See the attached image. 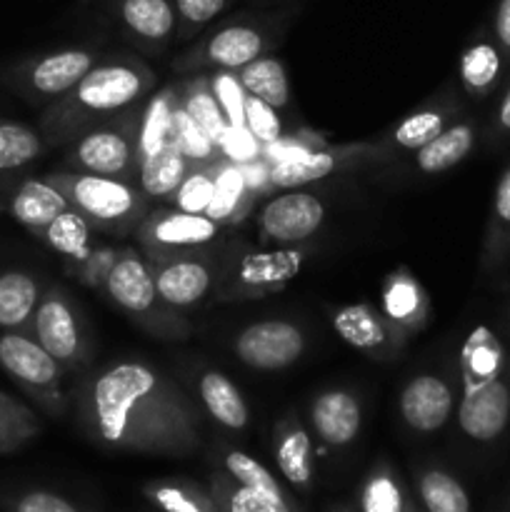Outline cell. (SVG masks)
Listing matches in <instances>:
<instances>
[{"instance_id": "cell-1", "label": "cell", "mask_w": 510, "mask_h": 512, "mask_svg": "<svg viewBox=\"0 0 510 512\" xmlns=\"http://www.w3.org/2000/svg\"><path fill=\"white\" fill-rule=\"evenodd\" d=\"M75 405L90 433L113 448L185 450L198 440L195 400L143 360H120L90 373Z\"/></svg>"}, {"instance_id": "cell-2", "label": "cell", "mask_w": 510, "mask_h": 512, "mask_svg": "<svg viewBox=\"0 0 510 512\" xmlns=\"http://www.w3.org/2000/svg\"><path fill=\"white\" fill-rule=\"evenodd\" d=\"M155 90V73L140 58H100L73 90L53 100L40 118L45 143H70L85 128L138 108Z\"/></svg>"}, {"instance_id": "cell-3", "label": "cell", "mask_w": 510, "mask_h": 512, "mask_svg": "<svg viewBox=\"0 0 510 512\" xmlns=\"http://www.w3.org/2000/svg\"><path fill=\"white\" fill-rule=\"evenodd\" d=\"M290 15L285 10H250L225 20L195 40L193 48L175 63L178 73L240 70L280 43Z\"/></svg>"}, {"instance_id": "cell-4", "label": "cell", "mask_w": 510, "mask_h": 512, "mask_svg": "<svg viewBox=\"0 0 510 512\" xmlns=\"http://www.w3.org/2000/svg\"><path fill=\"white\" fill-rule=\"evenodd\" d=\"M45 180H50L95 228L108 230V233L125 235L130 230H138L150 210V200L130 180L83 173L75 168L50 173L45 175Z\"/></svg>"}, {"instance_id": "cell-5", "label": "cell", "mask_w": 510, "mask_h": 512, "mask_svg": "<svg viewBox=\"0 0 510 512\" xmlns=\"http://www.w3.org/2000/svg\"><path fill=\"white\" fill-rule=\"evenodd\" d=\"M103 290L123 313L138 320L140 328L150 330L160 338L188 335L190 325L175 313V308L160 300L158 290H155L153 270H150L143 250L120 248L118 260L105 278Z\"/></svg>"}, {"instance_id": "cell-6", "label": "cell", "mask_w": 510, "mask_h": 512, "mask_svg": "<svg viewBox=\"0 0 510 512\" xmlns=\"http://www.w3.org/2000/svg\"><path fill=\"white\" fill-rule=\"evenodd\" d=\"M143 105V103H140ZM138 108L95 123L75 135L68 145L70 168L135 183L138 178Z\"/></svg>"}, {"instance_id": "cell-7", "label": "cell", "mask_w": 510, "mask_h": 512, "mask_svg": "<svg viewBox=\"0 0 510 512\" xmlns=\"http://www.w3.org/2000/svg\"><path fill=\"white\" fill-rule=\"evenodd\" d=\"M0 368L3 373L50 415L68 408V370L30 333H0Z\"/></svg>"}, {"instance_id": "cell-8", "label": "cell", "mask_w": 510, "mask_h": 512, "mask_svg": "<svg viewBox=\"0 0 510 512\" xmlns=\"http://www.w3.org/2000/svg\"><path fill=\"white\" fill-rule=\"evenodd\" d=\"M30 335L68 370L70 375L83 373L93 360V345L85 330L80 310L58 285H45L43 298L35 308Z\"/></svg>"}, {"instance_id": "cell-9", "label": "cell", "mask_w": 510, "mask_h": 512, "mask_svg": "<svg viewBox=\"0 0 510 512\" xmlns=\"http://www.w3.org/2000/svg\"><path fill=\"white\" fill-rule=\"evenodd\" d=\"M305 253H308L305 245H288V248L240 255L220 270L215 295L220 303H230V300H253L278 293L290 280L298 278Z\"/></svg>"}, {"instance_id": "cell-10", "label": "cell", "mask_w": 510, "mask_h": 512, "mask_svg": "<svg viewBox=\"0 0 510 512\" xmlns=\"http://www.w3.org/2000/svg\"><path fill=\"white\" fill-rule=\"evenodd\" d=\"M153 270L155 290L160 300L175 310L203 303L213 288H218L220 268L215 255L205 248L180 250V253L145 255Z\"/></svg>"}, {"instance_id": "cell-11", "label": "cell", "mask_w": 510, "mask_h": 512, "mask_svg": "<svg viewBox=\"0 0 510 512\" xmlns=\"http://www.w3.org/2000/svg\"><path fill=\"white\" fill-rule=\"evenodd\" d=\"M100 60L93 48H63L38 55L10 73V85L30 103H53L83 80V75Z\"/></svg>"}, {"instance_id": "cell-12", "label": "cell", "mask_w": 510, "mask_h": 512, "mask_svg": "<svg viewBox=\"0 0 510 512\" xmlns=\"http://www.w3.org/2000/svg\"><path fill=\"white\" fill-rule=\"evenodd\" d=\"M230 350L245 368L278 373L303 358L305 333L293 320H255L233 335Z\"/></svg>"}, {"instance_id": "cell-13", "label": "cell", "mask_w": 510, "mask_h": 512, "mask_svg": "<svg viewBox=\"0 0 510 512\" xmlns=\"http://www.w3.org/2000/svg\"><path fill=\"white\" fill-rule=\"evenodd\" d=\"M325 220V205L305 188H290L270 198L258 210L260 240L275 248L305 245L320 230Z\"/></svg>"}, {"instance_id": "cell-14", "label": "cell", "mask_w": 510, "mask_h": 512, "mask_svg": "<svg viewBox=\"0 0 510 512\" xmlns=\"http://www.w3.org/2000/svg\"><path fill=\"white\" fill-rule=\"evenodd\" d=\"M223 233V225L210 220L208 215L183 213L178 208L148 210L143 223L138 225L140 250L145 255L180 253V250H200L213 245Z\"/></svg>"}, {"instance_id": "cell-15", "label": "cell", "mask_w": 510, "mask_h": 512, "mask_svg": "<svg viewBox=\"0 0 510 512\" xmlns=\"http://www.w3.org/2000/svg\"><path fill=\"white\" fill-rule=\"evenodd\" d=\"M330 325L340 335V340H345L350 348L360 350L368 358H398V353L408 343V335L398 325L390 323L383 310L368 303L335 308L330 313Z\"/></svg>"}, {"instance_id": "cell-16", "label": "cell", "mask_w": 510, "mask_h": 512, "mask_svg": "<svg viewBox=\"0 0 510 512\" xmlns=\"http://www.w3.org/2000/svg\"><path fill=\"white\" fill-rule=\"evenodd\" d=\"M383 155H388L383 148H375V145L368 143L325 145V148L313 150V153L303 155L298 160L270 165V185H273V190L305 188V185L318 183V180H325L328 175L340 173V170L373 163Z\"/></svg>"}, {"instance_id": "cell-17", "label": "cell", "mask_w": 510, "mask_h": 512, "mask_svg": "<svg viewBox=\"0 0 510 512\" xmlns=\"http://www.w3.org/2000/svg\"><path fill=\"white\" fill-rule=\"evenodd\" d=\"M510 423V383L503 373L495 378L463 383L458 403V425L470 440L490 443L500 438Z\"/></svg>"}, {"instance_id": "cell-18", "label": "cell", "mask_w": 510, "mask_h": 512, "mask_svg": "<svg viewBox=\"0 0 510 512\" xmlns=\"http://www.w3.org/2000/svg\"><path fill=\"white\" fill-rule=\"evenodd\" d=\"M398 410L403 423L415 433H435L443 428L455 410V393L445 378L420 373L400 390Z\"/></svg>"}, {"instance_id": "cell-19", "label": "cell", "mask_w": 510, "mask_h": 512, "mask_svg": "<svg viewBox=\"0 0 510 512\" xmlns=\"http://www.w3.org/2000/svg\"><path fill=\"white\" fill-rule=\"evenodd\" d=\"M120 28L145 48H165L178 38L175 0H110Z\"/></svg>"}, {"instance_id": "cell-20", "label": "cell", "mask_w": 510, "mask_h": 512, "mask_svg": "<svg viewBox=\"0 0 510 512\" xmlns=\"http://www.w3.org/2000/svg\"><path fill=\"white\" fill-rule=\"evenodd\" d=\"M308 420L313 433L325 445L343 448L358 438L360 425H363V410H360L358 395L343 388H333L310 400Z\"/></svg>"}, {"instance_id": "cell-21", "label": "cell", "mask_w": 510, "mask_h": 512, "mask_svg": "<svg viewBox=\"0 0 510 512\" xmlns=\"http://www.w3.org/2000/svg\"><path fill=\"white\" fill-rule=\"evenodd\" d=\"M43 290V280L30 270H0V333H30Z\"/></svg>"}, {"instance_id": "cell-22", "label": "cell", "mask_w": 510, "mask_h": 512, "mask_svg": "<svg viewBox=\"0 0 510 512\" xmlns=\"http://www.w3.org/2000/svg\"><path fill=\"white\" fill-rule=\"evenodd\" d=\"M5 208H8L10 218H13L15 223H20L25 230H30V233L35 235L40 233L45 225L53 223L60 213H65V210L70 208V203L50 180L33 178L23 180V183L10 193Z\"/></svg>"}, {"instance_id": "cell-23", "label": "cell", "mask_w": 510, "mask_h": 512, "mask_svg": "<svg viewBox=\"0 0 510 512\" xmlns=\"http://www.w3.org/2000/svg\"><path fill=\"white\" fill-rule=\"evenodd\" d=\"M383 315L405 335H413L428 323L430 300L410 270L398 268L383 285Z\"/></svg>"}, {"instance_id": "cell-24", "label": "cell", "mask_w": 510, "mask_h": 512, "mask_svg": "<svg viewBox=\"0 0 510 512\" xmlns=\"http://www.w3.org/2000/svg\"><path fill=\"white\" fill-rule=\"evenodd\" d=\"M180 103L178 85H163L145 98L138 110V165L155 150L173 143V115Z\"/></svg>"}, {"instance_id": "cell-25", "label": "cell", "mask_w": 510, "mask_h": 512, "mask_svg": "<svg viewBox=\"0 0 510 512\" xmlns=\"http://www.w3.org/2000/svg\"><path fill=\"white\" fill-rule=\"evenodd\" d=\"M198 400L205 413L225 430H243L250 420L248 403L238 385L220 370H203L198 378Z\"/></svg>"}, {"instance_id": "cell-26", "label": "cell", "mask_w": 510, "mask_h": 512, "mask_svg": "<svg viewBox=\"0 0 510 512\" xmlns=\"http://www.w3.org/2000/svg\"><path fill=\"white\" fill-rule=\"evenodd\" d=\"M253 203L255 195L250 193L243 165L230 163L225 158L215 160V193L205 215L225 228V225L240 223L250 213Z\"/></svg>"}, {"instance_id": "cell-27", "label": "cell", "mask_w": 510, "mask_h": 512, "mask_svg": "<svg viewBox=\"0 0 510 512\" xmlns=\"http://www.w3.org/2000/svg\"><path fill=\"white\" fill-rule=\"evenodd\" d=\"M190 168H193V163H190L173 143H168L165 148L155 150L153 155L140 160L135 185H138L140 193H143L150 203H153V200L155 203L170 200L175 190L180 188V183L185 180V175L190 173Z\"/></svg>"}, {"instance_id": "cell-28", "label": "cell", "mask_w": 510, "mask_h": 512, "mask_svg": "<svg viewBox=\"0 0 510 512\" xmlns=\"http://www.w3.org/2000/svg\"><path fill=\"white\" fill-rule=\"evenodd\" d=\"M273 455L280 473L293 485L305 488L313 480V445H310V435L293 415L280 420L278 428H275Z\"/></svg>"}, {"instance_id": "cell-29", "label": "cell", "mask_w": 510, "mask_h": 512, "mask_svg": "<svg viewBox=\"0 0 510 512\" xmlns=\"http://www.w3.org/2000/svg\"><path fill=\"white\" fill-rule=\"evenodd\" d=\"M475 145V125L470 120L450 123L438 138L415 150V168L425 175H438L455 168L470 155Z\"/></svg>"}, {"instance_id": "cell-30", "label": "cell", "mask_w": 510, "mask_h": 512, "mask_svg": "<svg viewBox=\"0 0 510 512\" xmlns=\"http://www.w3.org/2000/svg\"><path fill=\"white\" fill-rule=\"evenodd\" d=\"M455 105L453 103H428L423 108L413 110L410 115H405L388 135V143L393 145L395 150H408V153H415L423 145H428L430 140L438 138L455 118Z\"/></svg>"}, {"instance_id": "cell-31", "label": "cell", "mask_w": 510, "mask_h": 512, "mask_svg": "<svg viewBox=\"0 0 510 512\" xmlns=\"http://www.w3.org/2000/svg\"><path fill=\"white\" fill-rule=\"evenodd\" d=\"M90 228H93V223L70 205L53 223L35 233V238L43 240L53 253H58L65 260V265H73L80 263L93 250V230Z\"/></svg>"}, {"instance_id": "cell-32", "label": "cell", "mask_w": 510, "mask_h": 512, "mask_svg": "<svg viewBox=\"0 0 510 512\" xmlns=\"http://www.w3.org/2000/svg\"><path fill=\"white\" fill-rule=\"evenodd\" d=\"M503 70V53L493 40H475L460 55V83L470 98H485Z\"/></svg>"}, {"instance_id": "cell-33", "label": "cell", "mask_w": 510, "mask_h": 512, "mask_svg": "<svg viewBox=\"0 0 510 512\" xmlns=\"http://www.w3.org/2000/svg\"><path fill=\"white\" fill-rule=\"evenodd\" d=\"M178 88H180V105L188 110L190 118H193L220 148V140H223V135L228 133L230 123L228 118H225L223 108L218 105V100H215L205 73H193L190 78H185Z\"/></svg>"}, {"instance_id": "cell-34", "label": "cell", "mask_w": 510, "mask_h": 512, "mask_svg": "<svg viewBox=\"0 0 510 512\" xmlns=\"http://www.w3.org/2000/svg\"><path fill=\"white\" fill-rule=\"evenodd\" d=\"M238 78L248 95H255L263 103L273 105L275 110H283L290 105V83L283 63L273 55H260L253 63L243 65L238 70Z\"/></svg>"}, {"instance_id": "cell-35", "label": "cell", "mask_w": 510, "mask_h": 512, "mask_svg": "<svg viewBox=\"0 0 510 512\" xmlns=\"http://www.w3.org/2000/svg\"><path fill=\"white\" fill-rule=\"evenodd\" d=\"M503 373V348L485 325H478L460 350V375L463 383L495 378Z\"/></svg>"}, {"instance_id": "cell-36", "label": "cell", "mask_w": 510, "mask_h": 512, "mask_svg": "<svg viewBox=\"0 0 510 512\" xmlns=\"http://www.w3.org/2000/svg\"><path fill=\"white\" fill-rule=\"evenodd\" d=\"M45 150V138L28 125L0 118V173L25 168Z\"/></svg>"}, {"instance_id": "cell-37", "label": "cell", "mask_w": 510, "mask_h": 512, "mask_svg": "<svg viewBox=\"0 0 510 512\" xmlns=\"http://www.w3.org/2000/svg\"><path fill=\"white\" fill-rule=\"evenodd\" d=\"M40 433V420L23 400L0 390V455L23 448Z\"/></svg>"}, {"instance_id": "cell-38", "label": "cell", "mask_w": 510, "mask_h": 512, "mask_svg": "<svg viewBox=\"0 0 510 512\" xmlns=\"http://www.w3.org/2000/svg\"><path fill=\"white\" fill-rule=\"evenodd\" d=\"M173 145L190 160L193 165H203V163H215L220 155L218 143L190 118L188 110L178 103L173 115Z\"/></svg>"}, {"instance_id": "cell-39", "label": "cell", "mask_w": 510, "mask_h": 512, "mask_svg": "<svg viewBox=\"0 0 510 512\" xmlns=\"http://www.w3.org/2000/svg\"><path fill=\"white\" fill-rule=\"evenodd\" d=\"M510 248V168L503 170L493 195L488 238H485V263L493 265Z\"/></svg>"}, {"instance_id": "cell-40", "label": "cell", "mask_w": 510, "mask_h": 512, "mask_svg": "<svg viewBox=\"0 0 510 512\" xmlns=\"http://www.w3.org/2000/svg\"><path fill=\"white\" fill-rule=\"evenodd\" d=\"M420 498L428 512H470L463 485L443 470H428L420 478Z\"/></svg>"}, {"instance_id": "cell-41", "label": "cell", "mask_w": 510, "mask_h": 512, "mask_svg": "<svg viewBox=\"0 0 510 512\" xmlns=\"http://www.w3.org/2000/svg\"><path fill=\"white\" fill-rule=\"evenodd\" d=\"M215 193V163L193 165L180 188L175 190L170 203L173 208L183 210V213L205 215L208 213L210 203H213Z\"/></svg>"}, {"instance_id": "cell-42", "label": "cell", "mask_w": 510, "mask_h": 512, "mask_svg": "<svg viewBox=\"0 0 510 512\" xmlns=\"http://www.w3.org/2000/svg\"><path fill=\"white\" fill-rule=\"evenodd\" d=\"M205 78H208L210 90H213L215 100L223 108L230 128H245V100H248V90L240 83L238 70H205Z\"/></svg>"}, {"instance_id": "cell-43", "label": "cell", "mask_w": 510, "mask_h": 512, "mask_svg": "<svg viewBox=\"0 0 510 512\" xmlns=\"http://www.w3.org/2000/svg\"><path fill=\"white\" fill-rule=\"evenodd\" d=\"M225 470H228V475L238 485H245V488L260 490V493H268V495H283L278 480L265 470V465H260L258 460L240 453V450H230V453H225Z\"/></svg>"}, {"instance_id": "cell-44", "label": "cell", "mask_w": 510, "mask_h": 512, "mask_svg": "<svg viewBox=\"0 0 510 512\" xmlns=\"http://www.w3.org/2000/svg\"><path fill=\"white\" fill-rule=\"evenodd\" d=\"M228 0H175L178 10V38L190 40L203 33L215 18L223 15Z\"/></svg>"}, {"instance_id": "cell-45", "label": "cell", "mask_w": 510, "mask_h": 512, "mask_svg": "<svg viewBox=\"0 0 510 512\" xmlns=\"http://www.w3.org/2000/svg\"><path fill=\"white\" fill-rule=\"evenodd\" d=\"M325 148V140L318 138V133H310V130H298V133L280 135L273 143L263 145V153L260 158L268 165L275 163H288V160H298L303 155L313 153V150Z\"/></svg>"}, {"instance_id": "cell-46", "label": "cell", "mask_w": 510, "mask_h": 512, "mask_svg": "<svg viewBox=\"0 0 510 512\" xmlns=\"http://www.w3.org/2000/svg\"><path fill=\"white\" fill-rule=\"evenodd\" d=\"M120 248H108V245H100V248H93L88 255H85L80 263L68 265L70 273L80 280L88 288H103L105 278L113 270L115 260H118Z\"/></svg>"}, {"instance_id": "cell-47", "label": "cell", "mask_w": 510, "mask_h": 512, "mask_svg": "<svg viewBox=\"0 0 510 512\" xmlns=\"http://www.w3.org/2000/svg\"><path fill=\"white\" fill-rule=\"evenodd\" d=\"M245 125L263 145L273 143L283 135V120H280L278 110L255 95H248L245 100Z\"/></svg>"}, {"instance_id": "cell-48", "label": "cell", "mask_w": 510, "mask_h": 512, "mask_svg": "<svg viewBox=\"0 0 510 512\" xmlns=\"http://www.w3.org/2000/svg\"><path fill=\"white\" fill-rule=\"evenodd\" d=\"M363 512H403L400 488L390 473H373L363 488Z\"/></svg>"}, {"instance_id": "cell-49", "label": "cell", "mask_w": 510, "mask_h": 512, "mask_svg": "<svg viewBox=\"0 0 510 512\" xmlns=\"http://www.w3.org/2000/svg\"><path fill=\"white\" fill-rule=\"evenodd\" d=\"M228 512H290V508L285 495H268L245 485H235L228 493Z\"/></svg>"}, {"instance_id": "cell-50", "label": "cell", "mask_w": 510, "mask_h": 512, "mask_svg": "<svg viewBox=\"0 0 510 512\" xmlns=\"http://www.w3.org/2000/svg\"><path fill=\"white\" fill-rule=\"evenodd\" d=\"M260 153H263V143L250 133L248 125L245 128H228V133L220 140V155L230 163H253L260 158Z\"/></svg>"}, {"instance_id": "cell-51", "label": "cell", "mask_w": 510, "mask_h": 512, "mask_svg": "<svg viewBox=\"0 0 510 512\" xmlns=\"http://www.w3.org/2000/svg\"><path fill=\"white\" fill-rule=\"evenodd\" d=\"M153 498L160 508L168 512H208V508L193 493L178 488V485H160V488L153 490Z\"/></svg>"}, {"instance_id": "cell-52", "label": "cell", "mask_w": 510, "mask_h": 512, "mask_svg": "<svg viewBox=\"0 0 510 512\" xmlns=\"http://www.w3.org/2000/svg\"><path fill=\"white\" fill-rule=\"evenodd\" d=\"M13 512H78V510H75V505H70L68 500L60 498V495L33 490V493H25L15 500Z\"/></svg>"}, {"instance_id": "cell-53", "label": "cell", "mask_w": 510, "mask_h": 512, "mask_svg": "<svg viewBox=\"0 0 510 512\" xmlns=\"http://www.w3.org/2000/svg\"><path fill=\"white\" fill-rule=\"evenodd\" d=\"M495 43H498L503 58L510 60V0H500L495 10Z\"/></svg>"}, {"instance_id": "cell-54", "label": "cell", "mask_w": 510, "mask_h": 512, "mask_svg": "<svg viewBox=\"0 0 510 512\" xmlns=\"http://www.w3.org/2000/svg\"><path fill=\"white\" fill-rule=\"evenodd\" d=\"M498 128L503 133H510V90L505 93V98L498 105Z\"/></svg>"}]
</instances>
